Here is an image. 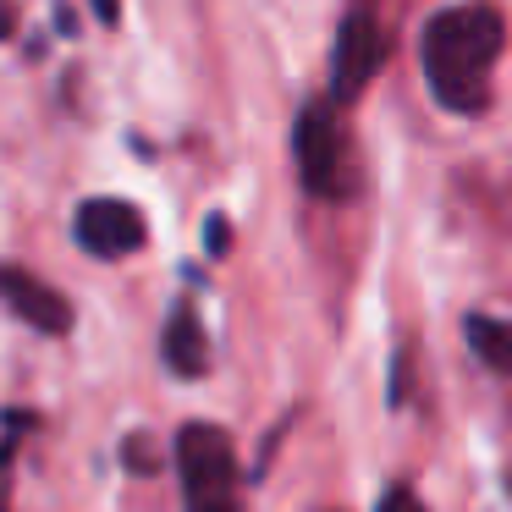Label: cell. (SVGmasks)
<instances>
[{
  "mask_svg": "<svg viewBox=\"0 0 512 512\" xmlns=\"http://www.w3.org/2000/svg\"><path fill=\"white\" fill-rule=\"evenodd\" d=\"M501 12L485 0H463L446 6L424 23L419 39V61H424V83L430 94L457 116H479L490 105V67L501 56Z\"/></svg>",
  "mask_w": 512,
  "mask_h": 512,
  "instance_id": "1",
  "label": "cell"
},
{
  "mask_svg": "<svg viewBox=\"0 0 512 512\" xmlns=\"http://www.w3.org/2000/svg\"><path fill=\"white\" fill-rule=\"evenodd\" d=\"M177 474L188 490V512H243V474H237L232 435L215 424L177 430Z\"/></svg>",
  "mask_w": 512,
  "mask_h": 512,
  "instance_id": "2",
  "label": "cell"
},
{
  "mask_svg": "<svg viewBox=\"0 0 512 512\" xmlns=\"http://www.w3.org/2000/svg\"><path fill=\"white\" fill-rule=\"evenodd\" d=\"M292 155H298V177L314 199H347V188H353V149H347L336 100H309L298 111Z\"/></svg>",
  "mask_w": 512,
  "mask_h": 512,
  "instance_id": "3",
  "label": "cell"
},
{
  "mask_svg": "<svg viewBox=\"0 0 512 512\" xmlns=\"http://www.w3.org/2000/svg\"><path fill=\"white\" fill-rule=\"evenodd\" d=\"M380 56H386V39H380V23L369 12V0H358L353 12H347L342 34H336V56H331V100H358L375 78Z\"/></svg>",
  "mask_w": 512,
  "mask_h": 512,
  "instance_id": "4",
  "label": "cell"
},
{
  "mask_svg": "<svg viewBox=\"0 0 512 512\" xmlns=\"http://www.w3.org/2000/svg\"><path fill=\"white\" fill-rule=\"evenodd\" d=\"M72 232L94 259H122L133 248H144V215L127 199H89L72 221Z\"/></svg>",
  "mask_w": 512,
  "mask_h": 512,
  "instance_id": "5",
  "label": "cell"
},
{
  "mask_svg": "<svg viewBox=\"0 0 512 512\" xmlns=\"http://www.w3.org/2000/svg\"><path fill=\"white\" fill-rule=\"evenodd\" d=\"M0 298H6V309H12L23 325H34V331H45V336H67L72 331V303L61 298L56 287H45L39 276H28V270L0 265Z\"/></svg>",
  "mask_w": 512,
  "mask_h": 512,
  "instance_id": "6",
  "label": "cell"
},
{
  "mask_svg": "<svg viewBox=\"0 0 512 512\" xmlns=\"http://www.w3.org/2000/svg\"><path fill=\"white\" fill-rule=\"evenodd\" d=\"M160 353H166L171 375H182V380L204 375V364H210V336H204L199 314H193L188 303H182V309H171L166 336H160Z\"/></svg>",
  "mask_w": 512,
  "mask_h": 512,
  "instance_id": "7",
  "label": "cell"
},
{
  "mask_svg": "<svg viewBox=\"0 0 512 512\" xmlns=\"http://www.w3.org/2000/svg\"><path fill=\"white\" fill-rule=\"evenodd\" d=\"M468 347H474L479 358H485L490 369H501V375H512V325L507 320H490V314H468Z\"/></svg>",
  "mask_w": 512,
  "mask_h": 512,
  "instance_id": "8",
  "label": "cell"
},
{
  "mask_svg": "<svg viewBox=\"0 0 512 512\" xmlns=\"http://www.w3.org/2000/svg\"><path fill=\"white\" fill-rule=\"evenodd\" d=\"M375 512H424V501L413 496L408 485H391L386 496H380V507H375Z\"/></svg>",
  "mask_w": 512,
  "mask_h": 512,
  "instance_id": "9",
  "label": "cell"
}]
</instances>
